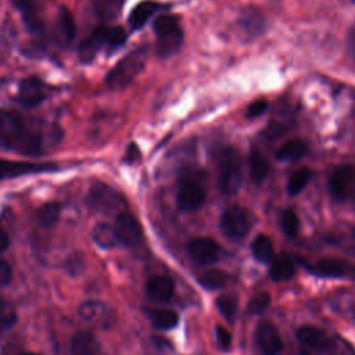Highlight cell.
<instances>
[{
	"label": "cell",
	"instance_id": "40",
	"mask_svg": "<svg viewBox=\"0 0 355 355\" xmlns=\"http://www.w3.org/2000/svg\"><path fill=\"white\" fill-rule=\"evenodd\" d=\"M12 279V269L8 262L0 259V287L7 286Z\"/></svg>",
	"mask_w": 355,
	"mask_h": 355
},
{
	"label": "cell",
	"instance_id": "32",
	"mask_svg": "<svg viewBox=\"0 0 355 355\" xmlns=\"http://www.w3.org/2000/svg\"><path fill=\"white\" fill-rule=\"evenodd\" d=\"M241 26L247 35L257 36L261 32V29L263 28L262 17L259 15L258 11L248 8L241 14Z\"/></svg>",
	"mask_w": 355,
	"mask_h": 355
},
{
	"label": "cell",
	"instance_id": "12",
	"mask_svg": "<svg viewBox=\"0 0 355 355\" xmlns=\"http://www.w3.org/2000/svg\"><path fill=\"white\" fill-rule=\"evenodd\" d=\"M78 313L87 323L107 326L111 323L112 309L100 300H87L78 306Z\"/></svg>",
	"mask_w": 355,
	"mask_h": 355
},
{
	"label": "cell",
	"instance_id": "44",
	"mask_svg": "<svg viewBox=\"0 0 355 355\" xmlns=\"http://www.w3.org/2000/svg\"><path fill=\"white\" fill-rule=\"evenodd\" d=\"M301 355H309V354H306V352H302V354H301Z\"/></svg>",
	"mask_w": 355,
	"mask_h": 355
},
{
	"label": "cell",
	"instance_id": "5",
	"mask_svg": "<svg viewBox=\"0 0 355 355\" xmlns=\"http://www.w3.org/2000/svg\"><path fill=\"white\" fill-rule=\"evenodd\" d=\"M89 205L103 214H121L126 207V201L121 193L105 183H96L89 191Z\"/></svg>",
	"mask_w": 355,
	"mask_h": 355
},
{
	"label": "cell",
	"instance_id": "19",
	"mask_svg": "<svg viewBox=\"0 0 355 355\" xmlns=\"http://www.w3.org/2000/svg\"><path fill=\"white\" fill-rule=\"evenodd\" d=\"M164 6L153 1V0H144L135 6V8L129 14V25L132 29H140L146 22L162 8Z\"/></svg>",
	"mask_w": 355,
	"mask_h": 355
},
{
	"label": "cell",
	"instance_id": "37",
	"mask_svg": "<svg viewBox=\"0 0 355 355\" xmlns=\"http://www.w3.org/2000/svg\"><path fill=\"white\" fill-rule=\"evenodd\" d=\"M270 304V295L268 293H258L248 301V312L250 313H262Z\"/></svg>",
	"mask_w": 355,
	"mask_h": 355
},
{
	"label": "cell",
	"instance_id": "9",
	"mask_svg": "<svg viewBox=\"0 0 355 355\" xmlns=\"http://www.w3.org/2000/svg\"><path fill=\"white\" fill-rule=\"evenodd\" d=\"M204 201H205V190L198 180L193 178H184L180 180L178 187V194H176V202L179 209L191 212L201 208Z\"/></svg>",
	"mask_w": 355,
	"mask_h": 355
},
{
	"label": "cell",
	"instance_id": "27",
	"mask_svg": "<svg viewBox=\"0 0 355 355\" xmlns=\"http://www.w3.org/2000/svg\"><path fill=\"white\" fill-rule=\"evenodd\" d=\"M123 3L125 0H94V11L100 19L112 21L119 15Z\"/></svg>",
	"mask_w": 355,
	"mask_h": 355
},
{
	"label": "cell",
	"instance_id": "23",
	"mask_svg": "<svg viewBox=\"0 0 355 355\" xmlns=\"http://www.w3.org/2000/svg\"><path fill=\"white\" fill-rule=\"evenodd\" d=\"M295 273V266L293 259L287 254H279L270 261L269 276L275 282H283L293 277Z\"/></svg>",
	"mask_w": 355,
	"mask_h": 355
},
{
	"label": "cell",
	"instance_id": "10",
	"mask_svg": "<svg viewBox=\"0 0 355 355\" xmlns=\"http://www.w3.org/2000/svg\"><path fill=\"white\" fill-rule=\"evenodd\" d=\"M115 232L119 243L128 247H136L143 241V229L140 222L128 211H122L115 219Z\"/></svg>",
	"mask_w": 355,
	"mask_h": 355
},
{
	"label": "cell",
	"instance_id": "6",
	"mask_svg": "<svg viewBox=\"0 0 355 355\" xmlns=\"http://www.w3.org/2000/svg\"><path fill=\"white\" fill-rule=\"evenodd\" d=\"M329 193L338 201L355 198V166L340 165L333 169L327 182Z\"/></svg>",
	"mask_w": 355,
	"mask_h": 355
},
{
	"label": "cell",
	"instance_id": "43",
	"mask_svg": "<svg viewBox=\"0 0 355 355\" xmlns=\"http://www.w3.org/2000/svg\"><path fill=\"white\" fill-rule=\"evenodd\" d=\"M21 355H37V354H33V352H24V354H21Z\"/></svg>",
	"mask_w": 355,
	"mask_h": 355
},
{
	"label": "cell",
	"instance_id": "41",
	"mask_svg": "<svg viewBox=\"0 0 355 355\" xmlns=\"http://www.w3.org/2000/svg\"><path fill=\"white\" fill-rule=\"evenodd\" d=\"M8 244H10L8 234L3 229H0V254L8 248Z\"/></svg>",
	"mask_w": 355,
	"mask_h": 355
},
{
	"label": "cell",
	"instance_id": "34",
	"mask_svg": "<svg viewBox=\"0 0 355 355\" xmlns=\"http://www.w3.org/2000/svg\"><path fill=\"white\" fill-rule=\"evenodd\" d=\"M60 216V205L57 202H49L44 204L39 211H37V219L42 226L50 227L53 226Z\"/></svg>",
	"mask_w": 355,
	"mask_h": 355
},
{
	"label": "cell",
	"instance_id": "26",
	"mask_svg": "<svg viewBox=\"0 0 355 355\" xmlns=\"http://www.w3.org/2000/svg\"><path fill=\"white\" fill-rule=\"evenodd\" d=\"M308 154V146L302 140H288L277 150V158L280 161L291 162L302 158Z\"/></svg>",
	"mask_w": 355,
	"mask_h": 355
},
{
	"label": "cell",
	"instance_id": "3",
	"mask_svg": "<svg viewBox=\"0 0 355 355\" xmlns=\"http://www.w3.org/2000/svg\"><path fill=\"white\" fill-rule=\"evenodd\" d=\"M215 159L220 191L223 194H234L241 184V165L236 148L232 146L219 147Z\"/></svg>",
	"mask_w": 355,
	"mask_h": 355
},
{
	"label": "cell",
	"instance_id": "2",
	"mask_svg": "<svg viewBox=\"0 0 355 355\" xmlns=\"http://www.w3.org/2000/svg\"><path fill=\"white\" fill-rule=\"evenodd\" d=\"M153 26L157 35V54L166 58L178 53L183 43V29L179 17L162 14L155 18Z\"/></svg>",
	"mask_w": 355,
	"mask_h": 355
},
{
	"label": "cell",
	"instance_id": "15",
	"mask_svg": "<svg viewBox=\"0 0 355 355\" xmlns=\"http://www.w3.org/2000/svg\"><path fill=\"white\" fill-rule=\"evenodd\" d=\"M12 6L21 12L26 29L32 33H40L43 31V21L40 18L42 0H10Z\"/></svg>",
	"mask_w": 355,
	"mask_h": 355
},
{
	"label": "cell",
	"instance_id": "28",
	"mask_svg": "<svg viewBox=\"0 0 355 355\" xmlns=\"http://www.w3.org/2000/svg\"><path fill=\"white\" fill-rule=\"evenodd\" d=\"M313 176V172L311 168H306V166H301L298 169H295L290 178H288V182H287V190L291 196H295L298 193H301L306 184L309 183V180L312 179Z\"/></svg>",
	"mask_w": 355,
	"mask_h": 355
},
{
	"label": "cell",
	"instance_id": "33",
	"mask_svg": "<svg viewBox=\"0 0 355 355\" xmlns=\"http://www.w3.org/2000/svg\"><path fill=\"white\" fill-rule=\"evenodd\" d=\"M280 227L282 232L290 237L294 239L298 234L300 230V219L297 216V214L293 209H284L280 214Z\"/></svg>",
	"mask_w": 355,
	"mask_h": 355
},
{
	"label": "cell",
	"instance_id": "17",
	"mask_svg": "<svg viewBox=\"0 0 355 355\" xmlns=\"http://www.w3.org/2000/svg\"><path fill=\"white\" fill-rule=\"evenodd\" d=\"M175 293V284L171 277L157 275L153 276L146 284V294L151 301L166 302Z\"/></svg>",
	"mask_w": 355,
	"mask_h": 355
},
{
	"label": "cell",
	"instance_id": "7",
	"mask_svg": "<svg viewBox=\"0 0 355 355\" xmlns=\"http://www.w3.org/2000/svg\"><path fill=\"white\" fill-rule=\"evenodd\" d=\"M220 229L223 234L230 240L237 241L244 239L251 229V219L248 212L239 205L229 207L222 214Z\"/></svg>",
	"mask_w": 355,
	"mask_h": 355
},
{
	"label": "cell",
	"instance_id": "31",
	"mask_svg": "<svg viewBox=\"0 0 355 355\" xmlns=\"http://www.w3.org/2000/svg\"><path fill=\"white\" fill-rule=\"evenodd\" d=\"M229 277L230 276L220 269H211L198 276V283L208 290H214V288L226 286L229 282Z\"/></svg>",
	"mask_w": 355,
	"mask_h": 355
},
{
	"label": "cell",
	"instance_id": "25",
	"mask_svg": "<svg viewBox=\"0 0 355 355\" xmlns=\"http://www.w3.org/2000/svg\"><path fill=\"white\" fill-rule=\"evenodd\" d=\"M248 169H250L251 180L255 184H259L266 179L270 168L266 158L261 153L254 150L248 155Z\"/></svg>",
	"mask_w": 355,
	"mask_h": 355
},
{
	"label": "cell",
	"instance_id": "35",
	"mask_svg": "<svg viewBox=\"0 0 355 355\" xmlns=\"http://www.w3.org/2000/svg\"><path fill=\"white\" fill-rule=\"evenodd\" d=\"M17 322V311L11 302L0 297V329L7 330Z\"/></svg>",
	"mask_w": 355,
	"mask_h": 355
},
{
	"label": "cell",
	"instance_id": "24",
	"mask_svg": "<svg viewBox=\"0 0 355 355\" xmlns=\"http://www.w3.org/2000/svg\"><path fill=\"white\" fill-rule=\"evenodd\" d=\"M313 272L326 277H341L348 273V265L343 259L323 258L315 265Z\"/></svg>",
	"mask_w": 355,
	"mask_h": 355
},
{
	"label": "cell",
	"instance_id": "38",
	"mask_svg": "<svg viewBox=\"0 0 355 355\" xmlns=\"http://www.w3.org/2000/svg\"><path fill=\"white\" fill-rule=\"evenodd\" d=\"M215 337H216L218 345L222 349H229L230 348V345H232V334H230V331L226 327H223L222 324H218L215 327Z\"/></svg>",
	"mask_w": 355,
	"mask_h": 355
},
{
	"label": "cell",
	"instance_id": "39",
	"mask_svg": "<svg viewBox=\"0 0 355 355\" xmlns=\"http://www.w3.org/2000/svg\"><path fill=\"white\" fill-rule=\"evenodd\" d=\"M268 108V101L265 98H258L255 101H252L248 108H247V112H245V116L247 118H258L261 116Z\"/></svg>",
	"mask_w": 355,
	"mask_h": 355
},
{
	"label": "cell",
	"instance_id": "11",
	"mask_svg": "<svg viewBox=\"0 0 355 355\" xmlns=\"http://www.w3.org/2000/svg\"><path fill=\"white\" fill-rule=\"evenodd\" d=\"M187 252L197 263L208 265L218 261L220 247L209 237H196L187 243Z\"/></svg>",
	"mask_w": 355,
	"mask_h": 355
},
{
	"label": "cell",
	"instance_id": "20",
	"mask_svg": "<svg viewBox=\"0 0 355 355\" xmlns=\"http://www.w3.org/2000/svg\"><path fill=\"white\" fill-rule=\"evenodd\" d=\"M96 33L100 39L101 47L115 50L126 42V32L122 26H97Z\"/></svg>",
	"mask_w": 355,
	"mask_h": 355
},
{
	"label": "cell",
	"instance_id": "14",
	"mask_svg": "<svg viewBox=\"0 0 355 355\" xmlns=\"http://www.w3.org/2000/svg\"><path fill=\"white\" fill-rule=\"evenodd\" d=\"M255 338L265 355H277L283 349L282 337L277 329L269 322H262L258 324Z\"/></svg>",
	"mask_w": 355,
	"mask_h": 355
},
{
	"label": "cell",
	"instance_id": "1",
	"mask_svg": "<svg viewBox=\"0 0 355 355\" xmlns=\"http://www.w3.org/2000/svg\"><path fill=\"white\" fill-rule=\"evenodd\" d=\"M61 137L58 128H44L22 115L0 110V148L40 155Z\"/></svg>",
	"mask_w": 355,
	"mask_h": 355
},
{
	"label": "cell",
	"instance_id": "21",
	"mask_svg": "<svg viewBox=\"0 0 355 355\" xmlns=\"http://www.w3.org/2000/svg\"><path fill=\"white\" fill-rule=\"evenodd\" d=\"M100 344L96 337L87 331H79L72 337L71 354L72 355H98Z\"/></svg>",
	"mask_w": 355,
	"mask_h": 355
},
{
	"label": "cell",
	"instance_id": "13",
	"mask_svg": "<svg viewBox=\"0 0 355 355\" xmlns=\"http://www.w3.org/2000/svg\"><path fill=\"white\" fill-rule=\"evenodd\" d=\"M46 97V85L36 76L24 79L19 85L15 100L24 107H35Z\"/></svg>",
	"mask_w": 355,
	"mask_h": 355
},
{
	"label": "cell",
	"instance_id": "29",
	"mask_svg": "<svg viewBox=\"0 0 355 355\" xmlns=\"http://www.w3.org/2000/svg\"><path fill=\"white\" fill-rule=\"evenodd\" d=\"M148 316H150L153 324L157 329H162V330L175 327L178 324V320H179V316H178V313L175 311L164 309V308L150 309Z\"/></svg>",
	"mask_w": 355,
	"mask_h": 355
},
{
	"label": "cell",
	"instance_id": "4",
	"mask_svg": "<svg viewBox=\"0 0 355 355\" xmlns=\"http://www.w3.org/2000/svg\"><path fill=\"white\" fill-rule=\"evenodd\" d=\"M146 64V50L137 49L128 55H125L119 62L108 72L107 85L111 89H122L136 79V76L143 71Z\"/></svg>",
	"mask_w": 355,
	"mask_h": 355
},
{
	"label": "cell",
	"instance_id": "36",
	"mask_svg": "<svg viewBox=\"0 0 355 355\" xmlns=\"http://www.w3.org/2000/svg\"><path fill=\"white\" fill-rule=\"evenodd\" d=\"M216 306L220 312V315L227 320V322H233L234 316H236V311H237V302L233 297L229 295H220L216 298Z\"/></svg>",
	"mask_w": 355,
	"mask_h": 355
},
{
	"label": "cell",
	"instance_id": "45",
	"mask_svg": "<svg viewBox=\"0 0 355 355\" xmlns=\"http://www.w3.org/2000/svg\"><path fill=\"white\" fill-rule=\"evenodd\" d=\"M352 1H354V3H355V0H352Z\"/></svg>",
	"mask_w": 355,
	"mask_h": 355
},
{
	"label": "cell",
	"instance_id": "42",
	"mask_svg": "<svg viewBox=\"0 0 355 355\" xmlns=\"http://www.w3.org/2000/svg\"><path fill=\"white\" fill-rule=\"evenodd\" d=\"M349 50H351V53H352V55L355 58V29L349 35Z\"/></svg>",
	"mask_w": 355,
	"mask_h": 355
},
{
	"label": "cell",
	"instance_id": "18",
	"mask_svg": "<svg viewBox=\"0 0 355 355\" xmlns=\"http://www.w3.org/2000/svg\"><path fill=\"white\" fill-rule=\"evenodd\" d=\"M55 32H57V40L62 46H68L73 42L75 33H76V26L71 11L67 7H60L57 12V22H55Z\"/></svg>",
	"mask_w": 355,
	"mask_h": 355
},
{
	"label": "cell",
	"instance_id": "16",
	"mask_svg": "<svg viewBox=\"0 0 355 355\" xmlns=\"http://www.w3.org/2000/svg\"><path fill=\"white\" fill-rule=\"evenodd\" d=\"M297 338L302 345H305L313 351H318V352L326 351L331 347V341H330L329 336L319 327H315L311 324L301 326L297 330Z\"/></svg>",
	"mask_w": 355,
	"mask_h": 355
},
{
	"label": "cell",
	"instance_id": "30",
	"mask_svg": "<svg viewBox=\"0 0 355 355\" xmlns=\"http://www.w3.org/2000/svg\"><path fill=\"white\" fill-rule=\"evenodd\" d=\"M251 250L259 262H270L273 259V245L266 234H258L252 241Z\"/></svg>",
	"mask_w": 355,
	"mask_h": 355
},
{
	"label": "cell",
	"instance_id": "22",
	"mask_svg": "<svg viewBox=\"0 0 355 355\" xmlns=\"http://www.w3.org/2000/svg\"><path fill=\"white\" fill-rule=\"evenodd\" d=\"M92 237H93L94 243L100 248H104V250H111L121 244L114 225H110L105 222H100L93 227Z\"/></svg>",
	"mask_w": 355,
	"mask_h": 355
},
{
	"label": "cell",
	"instance_id": "8",
	"mask_svg": "<svg viewBox=\"0 0 355 355\" xmlns=\"http://www.w3.org/2000/svg\"><path fill=\"white\" fill-rule=\"evenodd\" d=\"M58 166L53 162H29V161H10L0 159V180L14 179L25 175L47 173L57 171Z\"/></svg>",
	"mask_w": 355,
	"mask_h": 355
}]
</instances>
